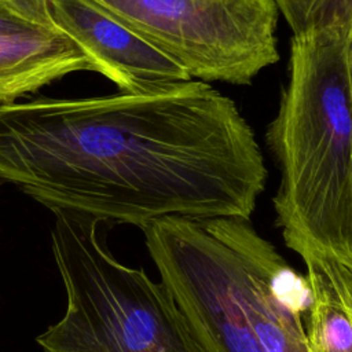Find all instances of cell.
Here are the masks:
<instances>
[{"label": "cell", "instance_id": "1", "mask_svg": "<svg viewBox=\"0 0 352 352\" xmlns=\"http://www.w3.org/2000/svg\"><path fill=\"white\" fill-rule=\"evenodd\" d=\"M0 180L51 210L142 228L168 216L250 219L267 168L235 102L188 80L0 104Z\"/></svg>", "mask_w": 352, "mask_h": 352}, {"label": "cell", "instance_id": "2", "mask_svg": "<svg viewBox=\"0 0 352 352\" xmlns=\"http://www.w3.org/2000/svg\"><path fill=\"white\" fill-rule=\"evenodd\" d=\"M352 0L293 34L289 77L267 143L280 172L274 195L286 246L352 263Z\"/></svg>", "mask_w": 352, "mask_h": 352}, {"label": "cell", "instance_id": "3", "mask_svg": "<svg viewBox=\"0 0 352 352\" xmlns=\"http://www.w3.org/2000/svg\"><path fill=\"white\" fill-rule=\"evenodd\" d=\"M52 212V253L67 305L37 337L45 352H205L168 287L110 253L100 220Z\"/></svg>", "mask_w": 352, "mask_h": 352}, {"label": "cell", "instance_id": "4", "mask_svg": "<svg viewBox=\"0 0 352 352\" xmlns=\"http://www.w3.org/2000/svg\"><path fill=\"white\" fill-rule=\"evenodd\" d=\"M192 80L246 85L279 59L274 0H96Z\"/></svg>", "mask_w": 352, "mask_h": 352}, {"label": "cell", "instance_id": "5", "mask_svg": "<svg viewBox=\"0 0 352 352\" xmlns=\"http://www.w3.org/2000/svg\"><path fill=\"white\" fill-rule=\"evenodd\" d=\"M140 230L161 282L205 352H264L235 297L213 217L168 216Z\"/></svg>", "mask_w": 352, "mask_h": 352}, {"label": "cell", "instance_id": "6", "mask_svg": "<svg viewBox=\"0 0 352 352\" xmlns=\"http://www.w3.org/2000/svg\"><path fill=\"white\" fill-rule=\"evenodd\" d=\"M241 309L264 352H309L302 312L309 304L300 276L249 219L213 217Z\"/></svg>", "mask_w": 352, "mask_h": 352}, {"label": "cell", "instance_id": "7", "mask_svg": "<svg viewBox=\"0 0 352 352\" xmlns=\"http://www.w3.org/2000/svg\"><path fill=\"white\" fill-rule=\"evenodd\" d=\"M52 28L122 94H147L192 80L179 65L96 0H47Z\"/></svg>", "mask_w": 352, "mask_h": 352}, {"label": "cell", "instance_id": "8", "mask_svg": "<svg viewBox=\"0 0 352 352\" xmlns=\"http://www.w3.org/2000/svg\"><path fill=\"white\" fill-rule=\"evenodd\" d=\"M80 70H92L88 58L56 29L0 37V104Z\"/></svg>", "mask_w": 352, "mask_h": 352}, {"label": "cell", "instance_id": "9", "mask_svg": "<svg viewBox=\"0 0 352 352\" xmlns=\"http://www.w3.org/2000/svg\"><path fill=\"white\" fill-rule=\"evenodd\" d=\"M309 286L305 337L309 352H352V315L324 270L311 256H301Z\"/></svg>", "mask_w": 352, "mask_h": 352}, {"label": "cell", "instance_id": "10", "mask_svg": "<svg viewBox=\"0 0 352 352\" xmlns=\"http://www.w3.org/2000/svg\"><path fill=\"white\" fill-rule=\"evenodd\" d=\"M351 0H274L293 34L307 32L326 19Z\"/></svg>", "mask_w": 352, "mask_h": 352}, {"label": "cell", "instance_id": "11", "mask_svg": "<svg viewBox=\"0 0 352 352\" xmlns=\"http://www.w3.org/2000/svg\"><path fill=\"white\" fill-rule=\"evenodd\" d=\"M301 256H311L319 263V265L324 270L329 279L331 280L348 312L352 315V263H341L327 257H315L312 254Z\"/></svg>", "mask_w": 352, "mask_h": 352}, {"label": "cell", "instance_id": "12", "mask_svg": "<svg viewBox=\"0 0 352 352\" xmlns=\"http://www.w3.org/2000/svg\"><path fill=\"white\" fill-rule=\"evenodd\" d=\"M52 28L40 26L14 10L6 0H0V37L40 33Z\"/></svg>", "mask_w": 352, "mask_h": 352}, {"label": "cell", "instance_id": "13", "mask_svg": "<svg viewBox=\"0 0 352 352\" xmlns=\"http://www.w3.org/2000/svg\"><path fill=\"white\" fill-rule=\"evenodd\" d=\"M6 1L19 14H22L26 19L40 26L52 28L48 16L47 0H6Z\"/></svg>", "mask_w": 352, "mask_h": 352}, {"label": "cell", "instance_id": "14", "mask_svg": "<svg viewBox=\"0 0 352 352\" xmlns=\"http://www.w3.org/2000/svg\"><path fill=\"white\" fill-rule=\"evenodd\" d=\"M348 54H349V69H351V80H352V18H351V28H349V45H348Z\"/></svg>", "mask_w": 352, "mask_h": 352}]
</instances>
